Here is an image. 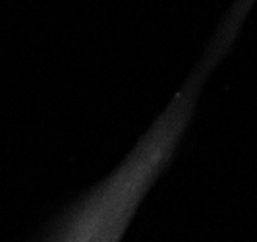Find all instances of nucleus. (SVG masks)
Here are the masks:
<instances>
[{
  "label": "nucleus",
  "instance_id": "obj_1",
  "mask_svg": "<svg viewBox=\"0 0 257 242\" xmlns=\"http://www.w3.org/2000/svg\"><path fill=\"white\" fill-rule=\"evenodd\" d=\"M153 169V149H147L142 163L128 165L77 209L56 242H120Z\"/></svg>",
  "mask_w": 257,
  "mask_h": 242
}]
</instances>
